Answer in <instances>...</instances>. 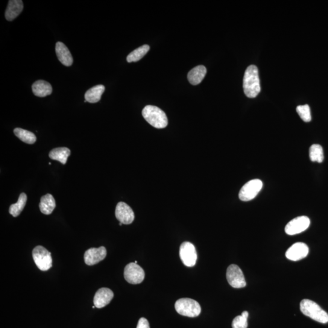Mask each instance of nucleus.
I'll return each mask as SVG.
<instances>
[{
    "instance_id": "1",
    "label": "nucleus",
    "mask_w": 328,
    "mask_h": 328,
    "mask_svg": "<svg viewBox=\"0 0 328 328\" xmlns=\"http://www.w3.org/2000/svg\"><path fill=\"white\" fill-rule=\"evenodd\" d=\"M243 89L246 96L256 98L260 92L261 87L259 70L256 65H250L246 69L243 78Z\"/></svg>"
},
{
    "instance_id": "2",
    "label": "nucleus",
    "mask_w": 328,
    "mask_h": 328,
    "mask_svg": "<svg viewBox=\"0 0 328 328\" xmlns=\"http://www.w3.org/2000/svg\"><path fill=\"white\" fill-rule=\"evenodd\" d=\"M142 116L146 122L154 128H164L168 125L166 113L157 107L147 105L142 110Z\"/></svg>"
},
{
    "instance_id": "3",
    "label": "nucleus",
    "mask_w": 328,
    "mask_h": 328,
    "mask_svg": "<svg viewBox=\"0 0 328 328\" xmlns=\"http://www.w3.org/2000/svg\"><path fill=\"white\" fill-rule=\"evenodd\" d=\"M300 310L304 315L321 323H327L328 314L318 304L312 300L304 299L300 303Z\"/></svg>"
},
{
    "instance_id": "4",
    "label": "nucleus",
    "mask_w": 328,
    "mask_h": 328,
    "mask_svg": "<svg viewBox=\"0 0 328 328\" xmlns=\"http://www.w3.org/2000/svg\"><path fill=\"white\" fill-rule=\"evenodd\" d=\"M175 309L178 314L189 317H198L201 312L200 304L188 298L177 300L175 303Z\"/></svg>"
},
{
    "instance_id": "5",
    "label": "nucleus",
    "mask_w": 328,
    "mask_h": 328,
    "mask_svg": "<svg viewBox=\"0 0 328 328\" xmlns=\"http://www.w3.org/2000/svg\"><path fill=\"white\" fill-rule=\"evenodd\" d=\"M32 257L38 268L42 271L49 270L52 267L51 254L43 246L38 245L32 251Z\"/></svg>"
},
{
    "instance_id": "6",
    "label": "nucleus",
    "mask_w": 328,
    "mask_h": 328,
    "mask_svg": "<svg viewBox=\"0 0 328 328\" xmlns=\"http://www.w3.org/2000/svg\"><path fill=\"white\" fill-rule=\"evenodd\" d=\"M263 186L262 181L257 179L249 181L240 190L239 193L240 200L242 201L253 200L262 189Z\"/></svg>"
},
{
    "instance_id": "7",
    "label": "nucleus",
    "mask_w": 328,
    "mask_h": 328,
    "mask_svg": "<svg viewBox=\"0 0 328 328\" xmlns=\"http://www.w3.org/2000/svg\"><path fill=\"white\" fill-rule=\"evenodd\" d=\"M124 277L128 283L137 285L141 283L144 280L145 272L138 265L131 263L125 268Z\"/></svg>"
},
{
    "instance_id": "8",
    "label": "nucleus",
    "mask_w": 328,
    "mask_h": 328,
    "mask_svg": "<svg viewBox=\"0 0 328 328\" xmlns=\"http://www.w3.org/2000/svg\"><path fill=\"white\" fill-rule=\"evenodd\" d=\"M226 277L228 283L234 288H242L246 286L244 274L237 265H231L228 266Z\"/></svg>"
},
{
    "instance_id": "9",
    "label": "nucleus",
    "mask_w": 328,
    "mask_h": 328,
    "mask_svg": "<svg viewBox=\"0 0 328 328\" xmlns=\"http://www.w3.org/2000/svg\"><path fill=\"white\" fill-rule=\"evenodd\" d=\"M180 256L184 265L187 267L194 266L198 258L195 245L190 242H184L180 246Z\"/></svg>"
},
{
    "instance_id": "10",
    "label": "nucleus",
    "mask_w": 328,
    "mask_h": 328,
    "mask_svg": "<svg viewBox=\"0 0 328 328\" xmlns=\"http://www.w3.org/2000/svg\"><path fill=\"white\" fill-rule=\"evenodd\" d=\"M310 222L305 216H298L293 219L286 225L285 232L289 235H294L306 230L309 227Z\"/></svg>"
},
{
    "instance_id": "11",
    "label": "nucleus",
    "mask_w": 328,
    "mask_h": 328,
    "mask_svg": "<svg viewBox=\"0 0 328 328\" xmlns=\"http://www.w3.org/2000/svg\"><path fill=\"white\" fill-rule=\"evenodd\" d=\"M115 215L118 220L123 224H130L134 220L132 209L124 202H120L117 205Z\"/></svg>"
},
{
    "instance_id": "12",
    "label": "nucleus",
    "mask_w": 328,
    "mask_h": 328,
    "mask_svg": "<svg viewBox=\"0 0 328 328\" xmlns=\"http://www.w3.org/2000/svg\"><path fill=\"white\" fill-rule=\"evenodd\" d=\"M309 253V248L303 242H296L286 251V257L289 260L297 262L304 259Z\"/></svg>"
},
{
    "instance_id": "13",
    "label": "nucleus",
    "mask_w": 328,
    "mask_h": 328,
    "mask_svg": "<svg viewBox=\"0 0 328 328\" xmlns=\"http://www.w3.org/2000/svg\"><path fill=\"white\" fill-rule=\"evenodd\" d=\"M107 256L106 248L102 246L99 248H91L84 255L85 262L89 266L98 264Z\"/></svg>"
},
{
    "instance_id": "14",
    "label": "nucleus",
    "mask_w": 328,
    "mask_h": 328,
    "mask_svg": "<svg viewBox=\"0 0 328 328\" xmlns=\"http://www.w3.org/2000/svg\"><path fill=\"white\" fill-rule=\"evenodd\" d=\"M114 297V293L111 289L102 288L99 289L94 297V304L97 308H102L108 305Z\"/></svg>"
},
{
    "instance_id": "15",
    "label": "nucleus",
    "mask_w": 328,
    "mask_h": 328,
    "mask_svg": "<svg viewBox=\"0 0 328 328\" xmlns=\"http://www.w3.org/2000/svg\"><path fill=\"white\" fill-rule=\"evenodd\" d=\"M55 52H56L58 59L63 65L66 66L72 65L73 63L72 55L64 43L57 42L55 45Z\"/></svg>"
},
{
    "instance_id": "16",
    "label": "nucleus",
    "mask_w": 328,
    "mask_h": 328,
    "mask_svg": "<svg viewBox=\"0 0 328 328\" xmlns=\"http://www.w3.org/2000/svg\"><path fill=\"white\" fill-rule=\"evenodd\" d=\"M23 10V4L21 0H11L9 2L8 8L6 11V19L8 21H13L19 16Z\"/></svg>"
},
{
    "instance_id": "17",
    "label": "nucleus",
    "mask_w": 328,
    "mask_h": 328,
    "mask_svg": "<svg viewBox=\"0 0 328 328\" xmlns=\"http://www.w3.org/2000/svg\"><path fill=\"white\" fill-rule=\"evenodd\" d=\"M32 92L35 96L44 98L50 95L52 93V88L51 84L45 80H38L32 85Z\"/></svg>"
},
{
    "instance_id": "18",
    "label": "nucleus",
    "mask_w": 328,
    "mask_h": 328,
    "mask_svg": "<svg viewBox=\"0 0 328 328\" xmlns=\"http://www.w3.org/2000/svg\"><path fill=\"white\" fill-rule=\"evenodd\" d=\"M207 69L203 65L195 67L188 73L187 78L190 84L193 86H197L203 81L205 75H206Z\"/></svg>"
},
{
    "instance_id": "19",
    "label": "nucleus",
    "mask_w": 328,
    "mask_h": 328,
    "mask_svg": "<svg viewBox=\"0 0 328 328\" xmlns=\"http://www.w3.org/2000/svg\"><path fill=\"white\" fill-rule=\"evenodd\" d=\"M56 204L55 201L51 194H47L41 198L39 204L41 212L45 215H50L53 212Z\"/></svg>"
},
{
    "instance_id": "20",
    "label": "nucleus",
    "mask_w": 328,
    "mask_h": 328,
    "mask_svg": "<svg viewBox=\"0 0 328 328\" xmlns=\"http://www.w3.org/2000/svg\"><path fill=\"white\" fill-rule=\"evenodd\" d=\"M105 88L102 85H99L92 88V89L87 91L85 98L87 102L90 103H97L101 100L102 95L105 92Z\"/></svg>"
},
{
    "instance_id": "21",
    "label": "nucleus",
    "mask_w": 328,
    "mask_h": 328,
    "mask_svg": "<svg viewBox=\"0 0 328 328\" xmlns=\"http://www.w3.org/2000/svg\"><path fill=\"white\" fill-rule=\"evenodd\" d=\"M71 154V151L66 147H60L53 149L50 151L49 156L52 160H56L62 164H66L68 157Z\"/></svg>"
},
{
    "instance_id": "22",
    "label": "nucleus",
    "mask_w": 328,
    "mask_h": 328,
    "mask_svg": "<svg viewBox=\"0 0 328 328\" xmlns=\"http://www.w3.org/2000/svg\"><path fill=\"white\" fill-rule=\"evenodd\" d=\"M14 133L18 138L28 144H33L36 142L37 137L33 133L24 129L17 128L14 129Z\"/></svg>"
},
{
    "instance_id": "23",
    "label": "nucleus",
    "mask_w": 328,
    "mask_h": 328,
    "mask_svg": "<svg viewBox=\"0 0 328 328\" xmlns=\"http://www.w3.org/2000/svg\"><path fill=\"white\" fill-rule=\"evenodd\" d=\"M26 202H27V196L25 193H21L17 203L11 205L10 206V210H9L10 214L13 215L14 217H17L24 209Z\"/></svg>"
},
{
    "instance_id": "24",
    "label": "nucleus",
    "mask_w": 328,
    "mask_h": 328,
    "mask_svg": "<svg viewBox=\"0 0 328 328\" xmlns=\"http://www.w3.org/2000/svg\"><path fill=\"white\" fill-rule=\"evenodd\" d=\"M150 50V46L147 45H143L135 50L131 52L127 58L128 63L136 62V61L142 59L147 52Z\"/></svg>"
},
{
    "instance_id": "25",
    "label": "nucleus",
    "mask_w": 328,
    "mask_h": 328,
    "mask_svg": "<svg viewBox=\"0 0 328 328\" xmlns=\"http://www.w3.org/2000/svg\"><path fill=\"white\" fill-rule=\"evenodd\" d=\"M309 157L312 162L321 163L324 159L323 150L322 146L318 144H314L309 149Z\"/></svg>"
},
{
    "instance_id": "26",
    "label": "nucleus",
    "mask_w": 328,
    "mask_h": 328,
    "mask_svg": "<svg viewBox=\"0 0 328 328\" xmlns=\"http://www.w3.org/2000/svg\"><path fill=\"white\" fill-rule=\"evenodd\" d=\"M297 112L304 122H309L311 121V114H310V108L308 105L298 106L297 107Z\"/></svg>"
},
{
    "instance_id": "27",
    "label": "nucleus",
    "mask_w": 328,
    "mask_h": 328,
    "mask_svg": "<svg viewBox=\"0 0 328 328\" xmlns=\"http://www.w3.org/2000/svg\"><path fill=\"white\" fill-rule=\"evenodd\" d=\"M232 328H248V318L242 315L237 316L232 321Z\"/></svg>"
},
{
    "instance_id": "28",
    "label": "nucleus",
    "mask_w": 328,
    "mask_h": 328,
    "mask_svg": "<svg viewBox=\"0 0 328 328\" xmlns=\"http://www.w3.org/2000/svg\"><path fill=\"white\" fill-rule=\"evenodd\" d=\"M136 328H150L148 321L145 318H140Z\"/></svg>"
},
{
    "instance_id": "29",
    "label": "nucleus",
    "mask_w": 328,
    "mask_h": 328,
    "mask_svg": "<svg viewBox=\"0 0 328 328\" xmlns=\"http://www.w3.org/2000/svg\"><path fill=\"white\" fill-rule=\"evenodd\" d=\"M241 315L243 316V317H245L246 318H248V317H249V312L248 311H244V312H243L242 313Z\"/></svg>"
},
{
    "instance_id": "30",
    "label": "nucleus",
    "mask_w": 328,
    "mask_h": 328,
    "mask_svg": "<svg viewBox=\"0 0 328 328\" xmlns=\"http://www.w3.org/2000/svg\"><path fill=\"white\" fill-rule=\"evenodd\" d=\"M122 224H123L121 223V222H120V224H119L120 225H122Z\"/></svg>"
},
{
    "instance_id": "31",
    "label": "nucleus",
    "mask_w": 328,
    "mask_h": 328,
    "mask_svg": "<svg viewBox=\"0 0 328 328\" xmlns=\"http://www.w3.org/2000/svg\"><path fill=\"white\" fill-rule=\"evenodd\" d=\"M95 306H93V309L95 308Z\"/></svg>"
}]
</instances>
